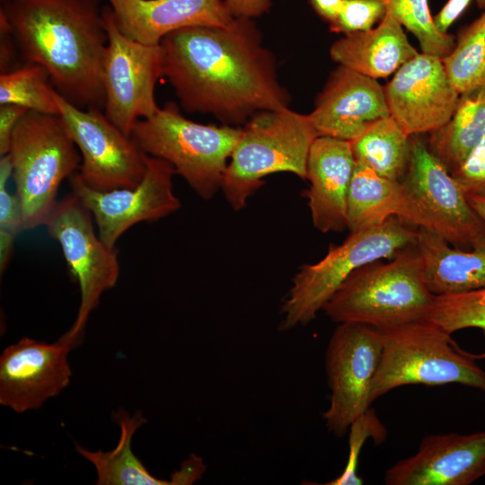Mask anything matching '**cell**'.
<instances>
[{
  "label": "cell",
  "instance_id": "6da1fadb",
  "mask_svg": "<svg viewBox=\"0 0 485 485\" xmlns=\"http://www.w3.org/2000/svg\"><path fill=\"white\" fill-rule=\"evenodd\" d=\"M160 47L163 77L188 112L236 127L260 111L288 107L276 59L253 19L181 29L165 36Z\"/></svg>",
  "mask_w": 485,
  "mask_h": 485
},
{
  "label": "cell",
  "instance_id": "7a4b0ae2",
  "mask_svg": "<svg viewBox=\"0 0 485 485\" xmlns=\"http://www.w3.org/2000/svg\"><path fill=\"white\" fill-rule=\"evenodd\" d=\"M0 14L25 63L43 66L71 103L103 110L108 34L97 0H7Z\"/></svg>",
  "mask_w": 485,
  "mask_h": 485
},
{
  "label": "cell",
  "instance_id": "3957f363",
  "mask_svg": "<svg viewBox=\"0 0 485 485\" xmlns=\"http://www.w3.org/2000/svg\"><path fill=\"white\" fill-rule=\"evenodd\" d=\"M434 298L422 279L414 243L389 261L375 260L356 269L322 310L338 324L384 329L425 318Z\"/></svg>",
  "mask_w": 485,
  "mask_h": 485
},
{
  "label": "cell",
  "instance_id": "277c9868",
  "mask_svg": "<svg viewBox=\"0 0 485 485\" xmlns=\"http://www.w3.org/2000/svg\"><path fill=\"white\" fill-rule=\"evenodd\" d=\"M241 130L221 185L233 209L243 208L269 174L290 172L306 179L310 148L318 137L308 114L288 107L260 111Z\"/></svg>",
  "mask_w": 485,
  "mask_h": 485
},
{
  "label": "cell",
  "instance_id": "5b68a950",
  "mask_svg": "<svg viewBox=\"0 0 485 485\" xmlns=\"http://www.w3.org/2000/svg\"><path fill=\"white\" fill-rule=\"evenodd\" d=\"M378 330L383 349L373 401L407 384H460L485 392V371L459 348L452 334L430 320Z\"/></svg>",
  "mask_w": 485,
  "mask_h": 485
},
{
  "label": "cell",
  "instance_id": "8992f818",
  "mask_svg": "<svg viewBox=\"0 0 485 485\" xmlns=\"http://www.w3.org/2000/svg\"><path fill=\"white\" fill-rule=\"evenodd\" d=\"M241 128L188 119L168 102L153 116L136 122L131 137L147 155L172 165L190 187L208 200L221 189Z\"/></svg>",
  "mask_w": 485,
  "mask_h": 485
},
{
  "label": "cell",
  "instance_id": "52a82bcc",
  "mask_svg": "<svg viewBox=\"0 0 485 485\" xmlns=\"http://www.w3.org/2000/svg\"><path fill=\"white\" fill-rule=\"evenodd\" d=\"M7 154L22 212V230L45 225L61 182L76 173L80 153L62 119L28 111L17 123Z\"/></svg>",
  "mask_w": 485,
  "mask_h": 485
},
{
  "label": "cell",
  "instance_id": "ba28073f",
  "mask_svg": "<svg viewBox=\"0 0 485 485\" xmlns=\"http://www.w3.org/2000/svg\"><path fill=\"white\" fill-rule=\"evenodd\" d=\"M418 136H410V157L401 181L402 200L396 216L413 228L439 235L454 247L485 246V222L452 173Z\"/></svg>",
  "mask_w": 485,
  "mask_h": 485
},
{
  "label": "cell",
  "instance_id": "9c48e42d",
  "mask_svg": "<svg viewBox=\"0 0 485 485\" xmlns=\"http://www.w3.org/2000/svg\"><path fill=\"white\" fill-rule=\"evenodd\" d=\"M418 230L397 216L357 232L340 244H331L326 255L304 264L294 276L292 287L281 306L280 331L306 324L322 310L340 285L356 269L375 260L392 259L416 242Z\"/></svg>",
  "mask_w": 485,
  "mask_h": 485
},
{
  "label": "cell",
  "instance_id": "30bf717a",
  "mask_svg": "<svg viewBox=\"0 0 485 485\" xmlns=\"http://www.w3.org/2000/svg\"><path fill=\"white\" fill-rule=\"evenodd\" d=\"M90 211L73 193L57 200L45 226L60 245L71 276L80 289V305L72 327L59 340L72 348L81 343L90 313L119 276L117 251L100 238Z\"/></svg>",
  "mask_w": 485,
  "mask_h": 485
},
{
  "label": "cell",
  "instance_id": "8fae6325",
  "mask_svg": "<svg viewBox=\"0 0 485 485\" xmlns=\"http://www.w3.org/2000/svg\"><path fill=\"white\" fill-rule=\"evenodd\" d=\"M108 42L102 63L106 117L131 137L136 122L155 114V85L163 77L162 49L125 36L116 24L110 6L102 9Z\"/></svg>",
  "mask_w": 485,
  "mask_h": 485
},
{
  "label": "cell",
  "instance_id": "7c38bea8",
  "mask_svg": "<svg viewBox=\"0 0 485 485\" xmlns=\"http://www.w3.org/2000/svg\"><path fill=\"white\" fill-rule=\"evenodd\" d=\"M382 349L381 333L375 327L344 322L333 331L325 355L331 402L322 418L335 436H344L368 411Z\"/></svg>",
  "mask_w": 485,
  "mask_h": 485
},
{
  "label": "cell",
  "instance_id": "4fadbf2b",
  "mask_svg": "<svg viewBox=\"0 0 485 485\" xmlns=\"http://www.w3.org/2000/svg\"><path fill=\"white\" fill-rule=\"evenodd\" d=\"M59 117L75 144L81 164L76 172L90 188L109 191L134 188L146 172L147 154L99 109H82L57 92Z\"/></svg>",
  "mask_w": 485,
  "mask_h": 485
},
{
  "label": "cell",
  "instance_id": "5bb4252c",
  "mask_svg": "<svg viewBox=\"0 0 485 485\" xmlns=\"http://www.w3.org/2000/svg\"><path fill=\"white\" fill-rule=\"evenodd\" d=\"M175 174L171 163L147 155L146 174L134 188L96 190L84 184L77 173L69 181L72 193L92 214L100 238L114 247L133 225L157 221L180 208L181 202L172 190Z\"/></svg>",
  "mask_w": 485,
  "mask_h": 485
},
{
  "label": "cell",
  "instance_id": "9a60e30c",
  "mask_svg": "<svg viewBox=\"0 0 485 485\" xmlns=\"http://www.w3.org/2000/svg\"><path fill=\"white\" fill-rule=\"evenodd\" d=\"M384 93L390 116L410 137L429 134L443 127L460 98L442 58L423 52L394 73Z\"/></svg>",
  "mask_w": 485,
  "mask_h": 485
},
{
  "label": "cell",
  "instance_id": "2e32d148",
  "mask_svg": "<svg viewBox=\"0 0 485 485\" xmlns=\"http://www.w3.org/2000/svg\"><path fill=\"white\" fill-rule=\"evenodd\" d=\"M71 348L59 339L48 344L29 337L5 348L0 357V404L22 413L58 395L70 383Z\"/></svg>",
  "mask_w": 485,
  "mask_h": 485
},
{
  "label": "cell",
  "instance_id": "e0dca14e",
  "mask_svg": "<svg viewBox=\"0 0 485 485\" xmlns=\"http://www.w3.org/2000/svg\"><path fill=\"white\" fill-rule=\"evenodd\" d=\"M485 476V431L425 436L385 472L387 485H469Z\"/></svg>",
  "mask_w": 485,
  "mask_h": 485
},
{
  "label": "cell",
  "instance_id": "ac0fdd59",
  "mask_svg": "<svg viewBox=\"0 0 485 485\" xmlns=\"http://www.w3.org/2000/svg\"><path fill=\"white\" fill-rule=\"evenodd\" d=\"M308 116L318 137L351 142L373 122L390 116L384 86L376 79L339 65Z\"/></svg>",
  "mask_w": 485,
  "mask_h": 485
},
{
  "label": "cell",
  "instance_id": "d6986e66",
  "mask_svg": "<svg viewBox=\"0 0 485 485\" xmlns=\"http://www.w3.org/2000/svg\"><path fill=\"white\" fill-rule=\"evenodd\" d=\"M120 31L146 45L196 26H225L234 17L225 0H107Z\"/></svg>",
  "mask_w": 485,
  "mask_h": 485
},
{
  "label": "cell",
  "instance_id": "ffe728a7",
  "mask_svg": "<svg viewBox=\"0 0 485 485\" xmlns=\"http://www.w3.org/2000/svg\"><path fill=\"white\" fill-rule=\"evenodd\" d=\"M356 159L349 141L317 137L310 148L306 179L313 226L322 233L348 228L347 205Z\"/></svg>",
  "mask_w": 485,
  "mask_h": 485
},
{
  "label": "cell",
  "instance_id": "44dd1931",
  "mask_svg": "<svg viewBox=\"0 0 485 485\" xmlns=\"http://www.w3.org/2000/svg\"><path fill=\"white\" fill-rule=\"evenodd\" d=\"M418 53L387 11L375 28L346 34L330 48L334 62L376 80L394 74Z\"/></svg>",
  "mask_w": 485,
  "mask_h": 485
},
{
  "label": "cell",
  "instance_id": "7402d4cb",
  "mask_svg": "<svg viewBox=\"0 0 485 485\" xmlns=\"http://www.w3.org/2000/svg\"><path fill=\"white\" fill-rule=\"evenodd\" d=\"M417 230L420 273L431 294L448 295L485 287V246L463 250L432 232Z\"/></svg>",
  "mask_w": 485,
  "mask_h": 485
},
{
  "label": "cell",
  "instance_id": "603a6c76",
  "mask_svg": "<svg viewBox=\"0 0 485 485\" xmlns=\"http://www.w3.org/2000/svg\"><path fill=\"white\" fill-rule=\"evenodd\" d=\"M485 137V86L460 94L450 119L428 134L427 145L454 172Z\"/></svg>",
  "mask_w": 485,
  "mask_h": 485
},
{
  "label": "cell",
  "instance_id": "cb8c5ba5",
  "mask_svg": "<svg viewBox=\"0 0 485 485\" xmlns=\"http://www.w3.org/2000/svg\"><path fill=\"white\" fill-rule=\"evenodd\" d=\"M114 418L120 428V438L110 451H89L76 445L79 454L89 461L97 472V485H173L172 480L154 477L131 449L133 435L146 422L141 411L133 416L119 410Z\"/></svg>",
  "mask_w": 485,
  "mask_h": 485
},
{
  "label": "cell",
  "instance_id": "d4e9b609",
  "mask_svg": "<svg viewBox=\"0 0 485 485\" xmlns=\"http://www.w3.org/2000/svg\"><path fill=\"white\" fill-rule=\"evenodd\" d=\"M401 200V181L381 176L356 162L348 194V229L357 232L396 216Z\"/></svg>",
  "mask_w": 485,
  "mask_h": 485
},
{
  "label": "cell",
  "instance_id": "484cf974",
  "mask_svg": "<svg viewBox=\"0 0 485 485\" xmlns=\"http://www.w3.org/2000/svg\"><path fill=\"white\" fill-rule=\"evenodd\" d=\"M350 143L357 163L385 178L402 180L410 157V137L391 116L375 120Z\"/></svg>",
  "mask_w": 485,
  "mask_h": 485
},
{
  "label": "cell",
  "instance_id": "4316f807",
  "mask_svg": "<svg viewBox=\"0 0 485 485\" xmlns=\"http://www.w3.org/2000/svg\"><path fill=\"white\" fill-rule=\"evenodd\" d=\"M442 61L451 84L460 94L485 86V9L461 30L454 47Z\"/></svg>",
  "mask_w": 485,
  "mask_h": 485
},
{
  "label": "cell",
  "instance_id": "83f0119b",
  "mask_svg": "<svg viewBox=\"0 0 485 485\" xmlns=\"http://www.w3.org/2000/svg\"><path fill=\"white\" fill-rule=\"evenodd\" d=\"M56 93L48 71L40 65L25 63L0 75V105L59 116Z\"/></svg>",
  "mask_w": 485,
  "mask_h": 485
},
{
  "label": "cell",
  "instance_id": "f1b7e54d",
  "mask_svg": "<svg viewBox=\"0 0 485 485\" xmlns=\"http://www.w3.org/2000/svg\"><path fill=\"white\" fill-rule=\"evenodd\" d=\"M383 1L386 11L416 37L423 53L444 58L452 51L455 38L436 29L428 7V0Z\"/></svg>",
  "mask_w": 485,
  "mask_h": 485
},
{
  "label": "cell",
  "instance_id": "f546056e",
  "mask_svg": "<svg viewBox=\"0 0 485 485\" xmlns=\"http://www.w3.org/2000/svg\"><path fill=\"white\" fill-rule=\"evenodd\" d=\"M425 318L450 334L478 328L485 336V287L460 294L435 295Z\"/></svg>",
  "mask_w": 485,
  "mask_h": 485
},
{
  "label": "cell",
  "instance_id": "4dcf8cb0",
  "mask_svg": "<svg viewBox=\"0 0 485 485\" xmlns=\"http://www.w3.org/2000/svg\"><path fill=\"white\" fill-rule=\"evenodd\" d=\"M386 13L383 0H342L330 31L344 35L367 31Z\"/></svg>",
  "mask_w": 485,
  "mask_h": 485
},
{
  "label": "cell",
  "instance_id": "1f68e13d",
  "mask_svg": "<svg viewBox=\"0 0 485 485\" xmlns=\"http://www.w3.org/2000/svg\"><path fill=\"white\" fill-rule=\"evenodd\" d=\"M12 176L13 167L6 154L0 158V231L16 237L22 231V212L18 196L16 193H9L6 188Z\"/></svg>",
  "mask_w": 485,
  "mask_h": 485
},
{
  "label": "cell",
  "instance_id": "d6a6232c",
  "mask_svg": "<svg viewBox=\"0 0 485 485\" xmlns=\"http://www.w3.org/2000/svg\"><path fill=\"white\" fill-rule=\"evenodd\" d=\"M452 175L466 195L485 197V137Z\"/></svg>",
  "mask_w": 485,
  "mask_h": 485
},
{
  "label": "cell",
  "instance_id": "836d02e7",
  "mask_svg": "<svg viewBox=\"0 0 485 485\" xmlns=\"http://www.w3.org/2000/svg\"><path fill=\"white\" fill-rule=\"evenodd\" d=\"M29 110L14 104L0 105V155L8 153L13 132Z\"/></svg>",
  "mask_w": 485,
  "mask_h": 485
},
{
  "label": "cell",
  "instance_id": "e575fe53",
  "mask_svg": "<svg viewBox=\"0 0 485 485\" xmlns=\"http://www.w3.org/2000/svg\"><path fill=\"white\" fill-rule=\"evenodd\" d=\"M225 5L233 17L254 19L268 13L271 0H225Z\"/></svg>",
  "mask_w": 485,
  "mask_h": 485
},
{
  "label": "cell",
  "instance_id": "d590c367",
  "mask_svg": "<svg viewBox=\"0 0 485 485\" xmlns=\"http://www.w3.org/2000/svg\"><path fill=\"white\" fill-rule=\"evenodd\" d=\"M472 0H448L442 9L433 16L436 29L448 33L450 26L463 14Z\"/></svg>",
  "mask_w": 485,
  "mask_h": 485
},
{
  "label": "cell",
  "instance_id": "8d00e7d4",
  "mask_svg": "<svg viewBox=\"0 0 485 485\" xmlns=\"http://www.w3.org/2000/svg\"><path fill=\"white\" fill-rule=\"evenodd\" d=\"M0 70L1 73L11 70L14 57V44H16L5 18L0 14Z\"/></svg>",
  "mask_w": 485,
  "mask_h": 485
},
{
  "label": "cell",
  "instance_id": "74e56055",
  "mask_svg": "<svg viewBox=\"0 0 485 485\" xmlns=\"http://www.w3.org/2000/svg\"><path fill=\"white\" fill-rule=\"evenodd\" d=\"M342 0H308L315 13L329 24L337 15Z\"/></svg>",
  "mask_w": 485,
  "mask_h": 485
},
{
  "label": "cell",
  "instance_id": "f35d334b",
  "mask_svg": "<svg viewBox=\"0 0 485 485\" xmlns=\"http://www.w3.org/2000/svg\"><path fill=\"white\" fill-rule=\"evenodd\" d=\"M14 239H15L14 235L9 233L4 232V231H0V271H1V274L4 272L12 258L13 251Z\"/></svg>",
  "mask_w": 485,
  "mask_h": 485
},
{
  "label": "cell",
  "instance_id": "ab89813d",
  "mask_svg": "<svg viewBox=\"0 0 485 485\" xmlns=\"http://www.w3.org/2000/svg\"><path fill=\"white\" fill-rule=\"evenodd\" d=\"M466 196L472 207L485 222V197H481V196H476V195H466Z\"/></svg>",
  "mask_w": 485,
  "mask_h": 485
},
{
  "label": "cell",
  "instance_id": "60d3db41",
  "mask_svg": "<svg viewBox=\"0 0 485 485\" xmlns=\"http://www.w3.org/2000/svg\"><path fill=\"white\" fill-rule=\"evenodd\" d=\"M464 353L473 360H479V359L485 360V352L475 354V353H470V352L464 351Z\"/></svg>",
  "mask_w": 485,
  "mask_h": 485
},
{
  "label": "cell",
  "instance_id": "b9f144b4",
  "mask_svg": "<svg viewBox=\"0 0 485 485\" xmlns=\"http://www.w3.org/2000/svg\"><path fill=\"white\" fill-rule=\"evenodd\" d=\"M477 5L479 8L484 10L485 9V0H476Z\"/></svg>",
  "mask_w": 485,
  "mask_h": 485
},
{
  "label": "cell",
  "instance_id": "7bdbcfd3",
  "mask_svg": "<svg viewBox=\"0 0 485 485\" xmlns=\"http://www.w3.org/2000/svg\"><path fill=\"white\" fill-rule=\"evenodd\" d=\"M2 2L7 1V0H1Z\"/></svg>",
  "mask_w": 485,
  "mask_h": 485
}]
</instances>
